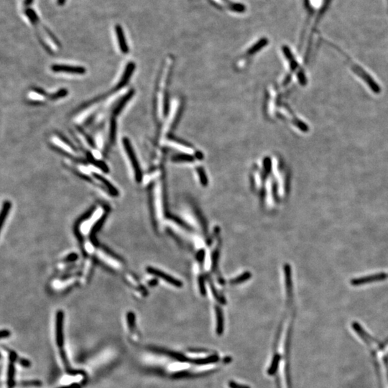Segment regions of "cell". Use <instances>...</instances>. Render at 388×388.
Segmentation results:
<instances>
[{
	"label": "cell",
	"mask_w": 388,
	"mask_h": 388,
	"mask_svg": "<svg viewBox=\"0 0 388 388\" xmlns=\"http://www.w3.org/2000/svg\"><path fill=\"white\" fill-rule=\"evenodd\" d=\"M330 2L331 0H303L305 11L304 36L308 34L309 42L329 9Z\"/></svg>",
	"instance_id": "1"
},
{
	"label": "cell",
	"mask_w": 388,
	"mask_h": 388,
	"mask_svg": "<svg viewBox=\"0 0 388 388\" xmlns=\"http://www.w3.org/2000/svg\"><path fill=\"white\" fill-rule=\"evenodd\" d=\"M51 146L69 158L79 159L77 150L62 135L58 133L52 137Z\"/></svg>",
	"instance_id": "2"
},
{
	"label": "cell",
	"mask_w": 388,
	"mask_h": 388,
	"mask_svg": "<svg viewBox=\"0 0 388 388\" xmlns=\"http://www.w3.org/2000/svg\"><path fill=\"white\" fill-rule=\"evenodd\" d=\"M122 144H123L124 149L125 151L126 154H127L129 160H130V164H131L133 170H134L136 181H137V182L140 183L142 181V178L141 169H140V164H139L134 149L132 147L130 140L127 137H124L123 140H122Z\"/></svg>",
	"instance_id": "3"
},
{
	"label": "cell",
	"mask_w": 388,
	"mask_h": 388,
	"mask_svg": "<svg viewBox=\"0 0 388 388\" xmlns=\"http://www.w3.org/2000/svg\"><path fill=\"white\" fill-rule=\"evenodd\" d=\"M51 69L54 73H67L72 75H84L86 73V68L79 66L65 65V64H53Z\"/></svg>",
	"instance_id": "4"
},
{
	"label": "cell",
	"mask_w": 388,
	"mask_h": 388,
	"mask_svg": "<svg viewBox=\"0 0 388 388\" xmlns=\"http://www.w3.org/2000/svg\"><path fill=\"white\" fill-rule=\"evenodd\" d=\"M64 312L62 311H58L56 314V320H55V338H56L57 345L60 349H62L64 346Z\"/></svg>",
	"instance_id": "5"
},
{
	"label": "cell",
	"mask_w": 388,
	"mask_h": 388,
	"mask_svg": "<svg viewBox=\"0 0 388 388\" xmlns=\"http://www.w3.org/2000/svg\"><path fill=\"white\" fill-rule=\"evenodd\" d=\"M9 358H10V363H9L8 371H7V386L10 388H13L16 386V382H15V374H16L15 362L18 359L17 353H15L13 350H9Z\"/></svg>",
	"instance_id": "6"
},
{
	"label": "cell",
	"mask_w": 388,
	"mask_h": 388,
	"mask_svg": "<svg viewBox=\"0 0 388 388\" xmlns=\"http://www.w3.org/2000/svg\"><path fill=\"white\" fill-rule=\"evenodd\" d=\"M147 271H148L150 274H151V275H155V276L164 280L166 282L170 283V284L176 286V287H182L183 283H181V281H178L176 278H173V277L170 276V275H167V274L159 270L155 269V268H151V267H148V268H147Z\"/></svg>",
	"instance_id": "7"
},
{
	"label": "cell",
	"mask_w": 388,
	"mask_h": 388,
	"mask_svg": "<svg viewBox=\"0 0 388 388\" xmlns=\"http://www.w3.org/2000/svg\"><path fill=\"white\" fill-rule=\"evenodd\" d=\"M115 32H116L117 37H118V45L121 52L124 54L129 53V47L126 41L125 36H124V31L120 25H117L115 26Z\"/></svg>",
	"instance_id": "8"
},
{
	"label": "cell",
	"mask_w": 388,
	"mask_h": 388,
	"mask_svg": "<svg viewBox=\"0 0 388 388\" xmlns=\"http://www.w3.org/2000/svg\"><path fill=\"white\" fill-rule=\"evenodd\" d=\"M60 354H61V359H62L63 362H64L66 371H67L68 374H71V375H76V374H84V375L86 374H85L84 371L73 370V368L70 366L69 362H68V359H67V354H66V353L65 351H64V348L60 349Z\"/></svg>",
	"instance_id": "9"
},
{
	"label": "cell",
	"mask_w": 388,
	"mask_h": 388,
	"mask_svg": "<svg viewBox=\"0 0 388 388\" xmlns=\"http://www.w3.org/2000/svg\"><path fill=\"white\" fill-rule=\"evenodd\" d=\"M117 137V122L116 118L112 116L110 121H109V142L112 145H114L116 142Z\"/></svg>",
	"instance_id": "10"
},
{
	"label": "cell",
	"mask_w": 388,
	"mask_h": 388,
	"mask_svg": "<svg viewBox=\"0 0 388 388\" xmlns=\"http://www.w3.org/2000/svg\"><path fill=\"white\" fill-rule=\"evenodd\" d=\"M94 175V177L95 178H97V180L99 181H101L103 184L106 187L108 190H109V192L110 194L112 195V196H118L119 194V192H118V190L116 189V188L113 186L112 184L109 182L108 180H106L104 177L101 176V175L97 174V173H93Z\"/></svg>",
	"instance_id": "11"
},
{
	"label": "cell",
	"mask_w": 388,
	"mask_h": 388,
	"mask_svg": "<svg viewBox=\"0 0 388 388\" xmlns=\"http://www.w3.org/2000/svg\"><path fill=\"white\" fill-rule=\"evenodd\" d=\"M356 333L357 334L358 336H359V338L362 339V341H364V344H365V342H366L367 340L371 337V336L368 333V332H365V329L361 326V327L358 328L356 329ZM379 379V378H378ZM379 381L380 383V386H384L386 383H388V377L387 378L385 379H379Z\"/></svg>",
	"instance_id": "12"
},
{
	"label": "cell",
	"mask_w": 388,
	"mask_h": 388,
	"mask_svg": "<svg viewBox=\"0 0 388 388\" xmlns=\"http://www.w3.org/2000/svg\"><path fill=\"white\" fill-rule=\"evenodd\" d=\"M10 208H11V203L9 202H5L3 204L2 210L1 212V218H0V227H3L4 224V220L7 218L8 213L10 212Z\"/></svg>",
	"instance_id": "13"
},
{
	"label": "cell",
	"mask_w": 388,
	"mask_h": 388,
	"mask_svg": "<svg viewBox=\"0 0 388 388\" xmlns=\"http://www.w3.org/2000/svg\"><path fill=\"white\" fill-rule=\"evenodd\" d=\"M67 94H68V91L66 88H61V89L57 91L56 92L50 94L49 98H50L51 100L55 101V100H58L59 99L64 98V97H67Z\"/></svg>",
	"instance_id": "14"
},
{
	"label": "cell",
	"mask_w": 388,
	"mask_h": 388,
	"mask_svg": "<svg viewBox=\"0 0 388 388\" xmlns=\"http://www.w3.org/2000/svg\"><path fill=\"white\" fill-rule=\"evenodd\" d=\"M127 323H128L129 328L131 332H134L135 328V316L134 313L129 312L127 314Z\"/></svg>",
	"instance_id": "15"
},
{
	"label": "cell",
	"mask_w": 388,
	"mask_h": 388,
	"mask_svg": "<svg viewBox=\"0 0 388 388\" xmlns=\"http://www.w3.org/2000/svg\"><path fill=\"white\" fill-rule=\"evenodd\" d=\"M251 275H250V272H245L244 275H240V276L238 277V278H235V280L232 281V284H235V283H240L242 282H244V281H246V280H248L249 278H250Z\"/></svg>",
	"instance_id": "16"
},
{
	"label": "cell",
	"mask_w": 388,
	"mask_h": 388,
	"mask_svg": "<svg viewBox=\"0 0 388 388\" xmlns=\"http://www.w3.org/2000/svg\"><path fill=\"white\" fill-rule=\"evenodd\" d=\"M26 14L28 17L31 19V21L33 23L35 24L36 22H37L38 18H37V15H36V13L34 10H31V9H28V10H26Z\"/></svg>",
	"instance_id": "17"
},
{
	"label": "cell",
	"mask_w": 388,
	"mask_h": 388,
	"mask_svg": "<svg viewBox=\"0 0 388 388\" xmlns=\"http://www.w3.org/2000/svg\"><path fill=\"white\" fill-rule=\"evenodd\" d=\"M19 385L22 386H36V387H38V386H42V383L39 380H31V381L22 382V383H19Z\"/></svg>",
	"instance_id": "18"
},
{
	"label": "cell",
	"mask_w": 388,
	"mask_h": 388,
	"mask_svg": "<svg viewBox=\"0 0 388 388\" xmlns=\"http://www.w3.org/2000/svg\"><path fill=\"white\" fill-rule=\"evenodd\" d=\"M104 219H105V217H103L100 219V221L97 223L95 226H94V229H93L92 232H91V235H94L96 232H97L99 230H100V227H101L103 223H104Z\"/></svg>",
	"instance_id": "19"
},
{
	"label": "cell",
	"mask_w": 388,
	"mask_h": 388,
	"mask_svg": "<svg viewBox=\"0 0 388 388\" xmlns=\"http://www.w3.org/2000/svg\"><path fill=\"white\" fill-rule=\"evenodd\" d=\"M19 364H20V365H22V367H24V368H30V367H31V362H30L29 360H28V359H19Z\"/></svg>",
	"instance_id": "20"
},
{
	"label": "cell",
	"mask_w": 388,
	"mask_h": 388,
	"mask_svg": "<svg viewBox=\"0 0 388 388\" xmlns=\"http://www.w3.org/2000/svg\"><path fill=\"white\" fill-rule=\"evenodd\" d=\"M10 332L8 330H2L1 332V338H7L10 337Z\"/></svg>",
	"instance_id": "21"
},
{
	"label": "cell",
	"mask_w": 388,
	"mask_h": 388,
	"mask_svg": "<svg viewBox=\"0 0 388 388\" xmlns=\"http://www.w3.org/2000/svg\"><path fill=\"white\" fill-rule=\"evenodd\" d=\"M76 259H77V254H71L67 257V260H68V261H74Z\"/></svg>",
	"instance_id": "22"
},
{
	"label": "cell",
	"mask_w": 388,
	"mask_h": 388,
	"mask_svg": "<svg viewBox=\"0 0 388 388\" xmlns=\"http://www.w3.org/2000/svg\"><path fill=\"white\" fill-rule=\"evenodd\" d=\"M60 388H81V386L79 384H77V383H74V384L70 385V386H64V387Z\"/></svg>",
	"instance_id": "23"
},
{
	"label": "cell",
	"mask_w": 388,
	"mask_h": 388,
	"mask_svg": "<svg viewBox=\"0 0 388 388\" xmlns=\"http://www.w3.org/2000/svg\"><path fill=\"white\" fill-rule=\"evenodd\" d=\"M58 1V5L63 6L65 4L66 0H57Z\"/></svg>",
	"instance_id": "24"
},
{
	"label": "cell",
	"mask_w": 388,
	"mask_h": 388,
	"mask_svg": "<svg viewBox=\"0 0 388 388\" xmlns=\"http://www.w3.org/2000/svg\"><path fill=\"white\" fill-rule=\"evenodd\" d=\"M33 1H34V0H25V5H31V4H32Z\"/></svg>",
	"instance_id": "25"
},
{
	"label": "cell",
	"mask_w": 388,
	"mask_h": 388,
	"mask_svg": "<svg viewBox=\"0 0 388 388\" xmlns=\"http://www.w3.org/2000/svg\"><path fill=\"white\" fill-rule=\"evenodd\" d=\"M386 7H387V11L388 13V0H386Z\"/></svg>",
	"instance_id": "26"
}]
</instances>
